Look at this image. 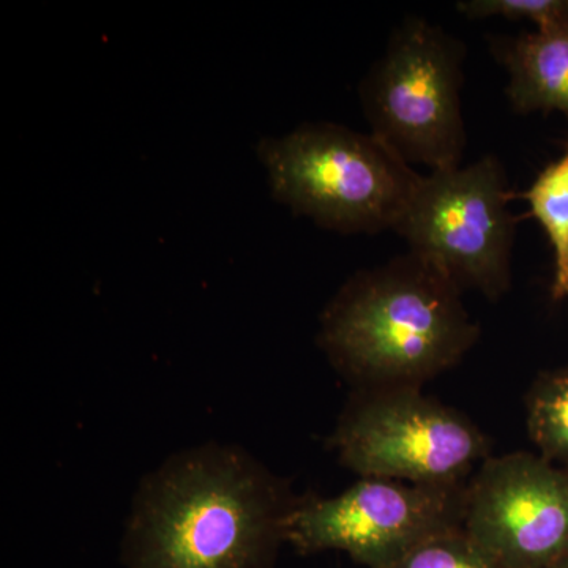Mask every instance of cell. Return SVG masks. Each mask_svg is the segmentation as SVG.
I'll return each instance as SVG.
<instances>
[{"label": "cell", "mask_w": 568, "mask_h": 568, "mask_svg": "<svg viewBox=\"0 0 568 568\" xmlns=\"http://www.w3.org/2000/svg\"><path fill=\"white\" fill-rule=\"evenodd\" d=\"M462 295L416 254H403L339 287L321 315L317 345L353 390L422 388L478 342Z\"/></svg>", "instance_id": "7a4b0ae2"}, {"label": "cell", "mask_w": 568, "mask_h": 568, "mask_svg": "<svg viewBox=\"0 0 568 568\" xmlns=\"http://www.w3.org/2000/svg\"><path fill=\"white\" fill-rule=\"evenodd\" d=\"M328 443L361 477L420 485L467 484L491 457V440L466 414L416 387L351 390Z\"/></svg>", "instance_id": "8992f818"}, {"label": "cell", "mask_w": 568, "mask_h": 568, "mask_svg": "<svg viewBox=\"0 0 568 568\" xmlns=\"http://www.w3.org/2000/svg\"><path fill=\"white\" fill-rule=\"evenodd\" d=\"M491 51L506 67V93L515 111H559L568 118V32L495 37Z\"/></svg>", "instance_id": "9c48e42d"}, {"label": "cell", "mask_w": 568, "mask_h": 568, "mask_svg": "<svg viewBox=\"0 0 568 568\" xmlns=\"http://www.w3.org/2000/svg\"><path fill=\"white\" fill-rule=\"evenodd\" d=\"M297 497L235 444L175 452L134 491L123 567L275 568Z\"/></svg>", "instance_id": "6da1fadb"}, {"label": "cell", "mask_w": 568, "mask_h": 568, "mask_svg": "<svg viewBox=\"0 0 568 568\" xmlns=\"http://www.w3.org/2000/svg\"><path fill=\"white\" fill-rule=\"evenodd\" d=\"M457 37L422 18H406L361 84L372 134L407 164L432 171L462 166L463 62Z\"/></svg>", "instance_id": "277c9868"}, {"label": "cell", "mask_w": 568, "mask_h": 568, "mask_svg": "<svg viewBox=\"0 0 568 568\" xmlns=\"http://www.w3.org/2000/svg\"><path fill=\"white\" fill-rule=\"evenodd\" d=\"M548 568H568V555L564 556L562 559H559L558 562L552 564Z\"/></svg>", "instance_id": "5bb4252c"}, {"label": "cell", "mask_w": 568, "mask_h": 568, "mask_svg": "<svg viewBox=\"0 0 568 568\" xmlns=\"http://www.w3.org/2000/svg\"><path fill=\"white\" fill-rule=\"evenodd\" d=\"M518 197L529 204V216L537 220L547 234L555 254L551 283L552 302L568 298V138L562 155L538 173L526 192Z\"/></svg>", "instance_id": "30bf717a"}, {"label": "cell", "mask_w": 568, "mask_h": 568, "mask_svg": "<svg viewBox=\"0 0 568 568\" xmlns=\"http://www.w3.org/2000/svg\"><path fill=\"white\" fill-rule=\"evenodd\" d=\"M257 156L278 203L339 234L394 231L422 179L375 134L331 122L264 138Z\"/></svg>", "instance_id": "3957f363"}, {"label": "cell", "mask_w": 568, "mask_h": 568, "mask_svg": "<svg viewBox=\"0 0 568 568\" xmlns=\"http://www.w3.org/2000/svg\"><path fill=\"white\" fill-rule=\"evenodd\" d=\"M467 484L361 477L336 496L305 493L287 521L286 544L298 555L334 549L366 568H387L429 538L465 526Z\"/></svg>", "instance_id": "52a82bcc"}, {"label": "cell", "mask_w": 568, "mask_h": 568, "mask_svg": "<svg viewBox=\"0 0 568 568\" xmlns=\"http://www.w3.org/2000/svg\"><path fill=\"white\" fill-rule=\"evenodd\" d=\"M507 174L495 155L422 175L395 233L409 253L448 282L500 301L511 287V252L518 219Z\"/></svg>", "instance_id": "5b68a950"}, {"label": "cell", "mask_w": 568, "mask_h": 568, "mask_svg": "<svg viewBox=\"0 0 568 568\" xmlns=\"http://www.w3.org/2000/svg\"><path fill=\"white\" fill-rule=\"evenodd\" d=\"M387 568H503L465 528L448 530L418 545Z\"/></svg>", "instance_id": "7c38bea8"}, {"label": "cell", "mask_w": 568, "mask_h": 568, "mask_svg": "<svg viewBox=\"0 0 568 568\" xmlns=\"http://www.w3.org/2000/svg\"><path fill=\"white\" fill-rule=\"evenodd\" d=\"M457 10L469 20L500 17L534 22L541 32H568V0H465Z\"/></svg>", "instance_id": "4fadbf2b"}, {"label": "cell", "mask_w": 568, "mask_h": 568, "mask_svg": "<svg viewBox=\"0 0 568 568\" xmlns=\"http://www.w3.org/2000/svg\"><path fill=\"white\" fill-rule=\"evenodd\" d=\"M465 528L503 568L568 555V469L530 452L489 457L467 484Z\"/></svg>", "instance_id": "ba28073f"}, {"label": "cell", "mask_w": 568, "mask_h": 568, "mask_svg": "<svg viewBox=\"0 0 568 568\" xmlns=\"http://www.w3.org/2000/svg\"><path fill=\"white\" fill-rule=\"evenodd\" d=\"M525 407L526 428L537 454L568 469V365L538 373Z\"/></svg>", "instance_id": "8fae6325"}]
</instances>
